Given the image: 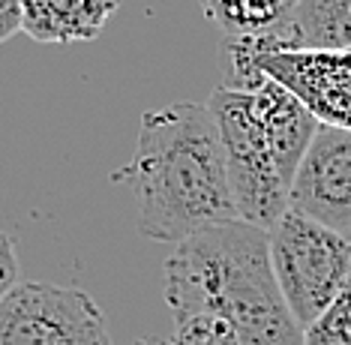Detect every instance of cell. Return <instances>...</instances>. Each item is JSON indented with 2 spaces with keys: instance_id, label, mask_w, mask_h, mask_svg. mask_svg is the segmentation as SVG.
I'll return each mask as SVG.
<instances>
[{
  "instance_id": "obj_1",
  "label": "cell",
  "mask_w": 351,
  "mask_h": 345,
  "mask_svg": "<svg viewBox=\"0 0 351 345\" xmlns=\"http://www.w3.org/2000/svg\"><path fill=\"white\" fill-rule=\"evenodd\" d=\"M162 276L174 340L183 345H303L265 228L228 222L180 240Z\"/></svg>"
},
{
  "instance_id": "obj_3",
  "label": "cell",
  "mask_w": 351,
  "mask_h": 345,
  "mask_svg": "<svg viewBox=\"0 0 351 345\" xmlns=\"http://www.w3.org/2000/svg\"><path fill=\"white\" fill-rule=\"evenodd\" d=\"M207 108L219 123L241 222L270 231L289 211L294 174L322 120L258 69H237L234 82L210 93Z\"/></svg>"
},
{
  "instance_id": "obj_10",
  "label": "cell",
  "mask_w": 351,
  "mask_h": 345,
  "mask_svg": "<svg viewBox=\"0 0 351 345\" xmlns=\"http://www.w3.org/2000/svg\"><path fill=\"white\" fill-rule=\"evenodd\" d=\"M289 34V51H351V0H298Z\"/></svg>"
},
{
  "instance_id": "obj_2",
  "label": "cell",
  "mask_w": 351,
  "mask_h": 345,
  "mask_svg": "<svg viewBox=\"0 0 351 345\" xmlns=\"http://www.w3.org/2000/svg\"><path fill=\"white\" fill-rule=\"evenodd\" d=\"M111 178L132 189L138 231L159 243H180L207 228L241 222L219 123L198 102L145 111L130 165Z\"/></svg>"
},
{
  "instance_id": "obj_13",
  "label": "cell",
  "mask_w": 351,
  "mask_h": 345,
  "mask_svg": "<svg viewBox=\"0 0 351 345\" xmlns=\"http://www.w3.org/2000/svg\"><path fill=\"white\" fill-rule=\"evenodd\" d=\"M25 30V0H0V43Z\"/></svg>"
},
{
  "instance_id": "obj_15",
  "label": "cell",
  "mask_w": 351,
  "mask_h": 345,
  "mask_svg": "<svg viewBox=\"0 0 351 345\" xmlns=\"http://www.w3.org/2000/svg\"><path fill=\"white\" fill-rule=\"evenodd\" d=\"M348 240H351V235H348Z\"/></svg>"
},
{
  "instance_id": "obj_6",
  "label": "cell",
  "mask_w": 351,
  "mask_h": 345,
  "mask_svg": "<svg viewBox=\"0 0 351 345\" xmlns=\"http://www.w3.org/2000/svg\"><path fill=\"white\" fill-rule=\"evenodd\" d=\"M228 58L231 72H265L300 96L322 123L351 130V51H261L246 39H231Z\"/></svg>"
},
{
  "instance_id": "obj_4",
  "label": "cell",
  "mask_w": 351,
  "mask_h": 345,
  "mask_svg": "<svg viewBox=\"0 0 351 345\" xmlns=\"http://www.w3.org/2000/svg\"><path fill=\"white\" fill-rule=\"evenodd\" d=\"M276 283L300 327H309L351 279V240L298 211L267 231Z\"/></svg>"
},
{
  "instance_id": "obj_5",
  "label": "cell",
  "mask_w": 351,
  "mask_h": 345,
  "mask_svg": "<svg viewBox=\"0 0 351 345\" xmlns=\"http://www.w3.org/2000/svg\"><path fill=\"white\" fill-rule=\"evenodd\" d=\"M0 345H114L82 288L19 283L0 300Z\"/></svg>"
},
{
  "instance_id": "obj_9",
  "label": "cell",
  "mask_w": 351,
  "mask_h": 345,
  "mask_svg": "<svg viewBox=\"0 0 351 345\" xmlns=\"http://www.w3.org/2000/svg\"><path fill=\"white\" fill-rule=\"evenodd\" d=\"M121 0H25V34L36 43H93Z\"/></svg>"
},
{
  "instance_id": "obj_14",
  "label": "cell",
  "mask_w": 351,
  "mask_h": 345,
  "mask_svg": "<svg viewBox=\"0 0 351 345\" xmlns=\"http://www.w3.org/2000/svg\"><path fill=\"white\" fill-rule=\"evenodd\" d=\"M169 345H183V342H178V340H171V342H169Z\"/></svg>"
},
{
  "instance_id": "obj_11",
  "label": "cell",
  "mask_w": 351,
  "mask_h": 345,
  "mask_svg": "<svg viewBox=\"0 0 351 345\" xmlns=\"http://www.w3.org/2000/svg\"><path fill=\"white\" fill-rule=\"evenodd\" d=\"M303 345H351V279L339 298L303 327Z\"/></svg>"
},
{
  "instance_id": "obj_8",
  "label": "cell",
  "mask_w": 351,
  "mask_h": 345,
  "mask_svg": "<svg viewBox=\"0 0 351 345\" xmlns=\"http://www.w3.org/2000/svg\"><path fill=\"white\" fill-rule=\"evenodd\" d=\"M207 21L261 51H289L298 0H202Z\"/></svg>"
},
{
  "instance_id": "obj_12",
  "label": "cell",
  "mask_w": 351,
  "mask_h": 345,
  "mask_svg": "<svg viewBox=\"0 0 351 345\" xmlns=\"http://www.w3.org/2000/svg\"><path fill=\"white\" fill-rule=\"evenodd\" d=\"M21 283L19 274V259H15V243L12 237L0 235V300Z\"/></svg>"
},
{
  "instance_id": "obj_7",
  "label": "cell",
  "mask_w": 351,
  "mask_h": 345,
  "mask_svg": "<svg viewBox=\"0 0 351 345\" xmlns=\"http://www.w3.org/2000/svg\"><path fill=\"white\" fill-rule=\"evenodd\" d=\"M289 207L351 235V130L322 123L294 174Z\"/></svg>"
}]
</instances>
